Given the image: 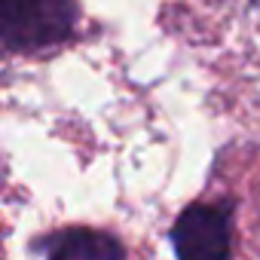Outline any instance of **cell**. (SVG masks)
<instances>
[{
	"label": "cell",
	"instance_id": "obj_3",
	"mask_svg": "<svg viewBox=\"0 0 260 260\" xmlns=\"http://www.w3.org/2000/svg\"><path fill=\"white\" fill-rule=\"evenodd\" d=\"M31 251L43 260H128V251L119 236L86 223L49 230L31 242Z\"/></svg>",
	"mask_w": 260,
	"mask_h": 260
},
{
	"label": "cell",
	"instance_id": "obj_1",
	"mask_svg": "<svg viewBox=\"0 0 260 260\" xmlns=\"http://www.w3.org/2000/svg\"><path fill=\"white\" fill-rule=\"evenodd\" d=\"M80 0H0V46L7 55L68 46L80 31Z\"/></svg>",
	"mask_w": 260,
	"mask_h": 260
},
{
	"label": "cell",
	"instance_id": "obj_2",
	"mask_svg": "<svg viewBox=\"0 0 260 260\" xmlns=\"http://www.w3.org/2000/svg\"><path fill=\"white\" fill-rule=\"evenodd\" d=\"M236 199H193L184 205L169 230L175 260H233Z\"/></svg>",
	"mask_w": 260,
	"mask_h": 260
}]
</instances>
